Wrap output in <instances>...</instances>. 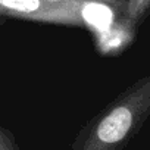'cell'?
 Wrapping results in <instances>:
<instances>
[{
	"instance_id": "cell-1",
	"label": "cell",
	"mask_w": 150,
	"mask_h": 150,
	"mask_svg": "<svg viewBox=\"0 0 150 150\" xmlns=\"http://www.w3.org/2000/svg\"><path fill=\"white\" fill-rule=\"evenodd\" d=\"M131 112L127 108H118L109 113L99 125V138L105 143H115L124 138L131 127Z\"/></svg>"
},
{
	"instance_id": "cell-2",
	"label": "cell",
	"mask_w": 150,
	"mask_h": 150,
	"mask_svg": "<svg viewBox=\"0 0 150 150\" xmlns=\"http://www.w3.org/2000/svg\"><path fill=\"white\" fill-rule=\"evenodd\" d=\"M84 19L99 30H106L112 24V11L100 3H88L83 9Z\"/></svg>"
},
{
	"instance_id": "cell-3",
	"label": "cell",
	"mask_w": 150,
	"mask_h": 150,
	"mask_svg": "<svg viewBox=\"0 0 150 150\" xmlns=\"http://www.w3.org/2000/svg\"><path fill=\"white\" fill-rule=\"evenodd\" d=\"M0 3L21 12H31L38 8V0H0Z\"/></svg>"
}]
</instances>
